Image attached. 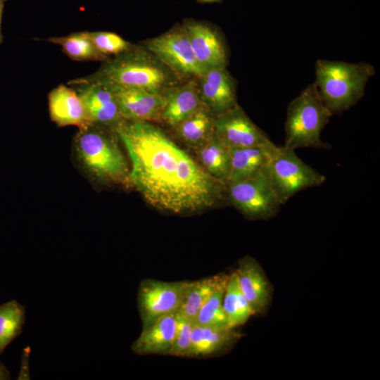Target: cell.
<instances>
[{
  "mask_svg": "<svg viewBox=\"0 0 380 380\" xmlns=\"http://www.w3.org/2000/svg\"><path fill=\"white\" fill-rule=\"evenodd\" d=\"M214 132L228 148L260 146L272 141L239 105L215 116Z\"/></svg>",
  "mask_w": 380,
  "mask_h": 380,
  "instance_id": "10",
  "label": "cell"
},
{
  "mask_svg": "<svg viewBox=\"0 0 380 380\" xmlns=\"http://www.w3.org/2000/svg\"><path fill=\"white\" fill-rule=\"evenodd\" d=\"M183 27L194 56L205 70L227 66V48L216 30L207 24L194 20H186Z\"/></svg>",
  "mask_w": 380,
  "mask_h": 380,
  "instance_id": "14",
  "label": "cell"
},
{
  "mask_svg": "<svg viewBox=\"0 0 380 380\" xmlns=\"http://www.w3.org/2000/svg\"><path fill=\"white\" fill-rule=\"evenodd\" d=\"M222 306L229 328L235 329L244 324L253 315L247 300L239 289L235 271L229 276Z\"/></svg>",
  "mask_w": 380,
  "mask_h": 380,
  "instance_id": "25",
  "label": "cell"
},
{
  "mask_svg": "<svg viewBox=\"0 0 380 380\" xmlns=\"http://www.w3.org/2000/svg\"><path fill=\"white\" fill-rule=\"evenodd\" d=\"M214 120L215 115L201 104L173 129L181 141L195 150L214 133Z\"/></svg>",
  "mask_w": 380,
  "mask_h": 380,
  "instance_id": "21",
  "label": "cell"
},
{
  "mask_svg": "<svg viewBox=\"0 0 380 380\" xmlns=\"http://www.w3.org/2000/svg\"><path fill=\"white\" fill-rule=\"evenodd\" d=\"M86 33L96 49L108 56L118 55L134 45L114 32L86 31Z\"/></svg>",
  "mask_w": 380,
  "mask_h": 380,
  "instance_id": "28",
  "label": "cell"
},
{
  "mask_svg": "<svg viewBox=\"0 0 380 380\" xmlns=\"http://www.w3.org/2000/svg\"><path fill=\"white\" fill-rule=\"evenodd\" d=\"M315 84L327 108L332 115L350 109L363 96L374 67L366 62L319 59L315 63Z\"/></svg>",
  "mask_w": 380,
  "mask_h": 380,
  "instance_id": "4",
  "label": "cell"
},
{
  "mask_svg": "<svg viewBox=\"0 0 380 380\" xmlns=\"http://www.w3.org/2000/svg\"><path fill=\"white\" fill-rule=\"evenodd\" d=\"M9 371L6 367L0 362V380H8L11 378Z\"/></svg>",
  "mask_w": 380,
  "mask_h": 380,
  "instance_id": "31",
  "label": "cell"
},
{
  "mask_svg": "<svg viewBox=\"0 0 380 380\" xmlns=\"http://www.w3.org/2000/svg\"><path fill=\"white\" fill-rule=\"evenodd\" d=\"M165 105L160 122L174 128L201 105L197 80H189L170 86L163 93Z\"/></svg>",
  "mask_w": 380,
  "mask_h": 380,
  "instance_id": "16",
  "label": "cell"
},
{
  "mask_svg": "<svg viewBox=\"0 0 380 380\" xmlns=\"http://www.w3.org/2000/svg\"><path fill=\"white\" fill-rule=\"evenodd\" d=\"M333 115L324 106L315 84H309L286 108L284 146L295 150L310 147L328 149L321 132Z\"/></svg>",
  "mask_w": 380,
  "mask_h": 380,
  "instance_id": "5",
  "label": "cell"
},
{
  "mask_svg": "<svg viewBox=\"0 0 380 380\" xmlns=\"http://www.w3.org/2000/svg\"><path fill=\"white\" fill-rule=\"evenodd\" d=\"M177 320L178 313L175 312L159 317L143 329L132 344V352L139 355H169L175 338Z\"/></svg>",
  "mask_w": 380,
  "mask_h": 380,
  "instance_id": "18",
  "label": "cell"
},
{
  "mask_svg": "<svg viewBox=\"0 0 380 380\" xmlns=\"http://www.w3.org/2000/svg\"><path fill=\"white\" fill-rule=\"evenodd\" d=\"M25 319V308L15 300L0 305V354L17 336Z\"/></svg>",
  "mask_w": 380,
  "mask_h": 380,
  "instance_id": "26",
  "label": "cell"
},
{
  "mask_svg": "<svg viewBox=\"0 0 380 380\" xmlns=\"http://www.w3.org/2000/svg\"><path fill=\"white\" fill-rule=\"evenodd\" d=\"M281 204L298 192L322 184L326 177L304 163L295 150L276 146L266 167Z\"/></svg>",
  "mask_w": 380,
  "mask_h": 380,
  "instance_id": "6",
  "label": "cell"
},
{
  "mask_svg": "<svg viewBox=\"0 0 380 380\" xmlns=\"http://www.w3.org/2000/svg\"><path fill=\"white\" fill-rule=\"evenodd\" d=\"M190 281L142 280L139 286L137 303L142 329L159 317L177 312L183 302Z\"/></svg>",
  "mask_w": 380,
  "mask_h": 380,
  "instance_id": "9",
  "label": "cell"
},
{
  "mask_svg": "<svg viewBox=\"0 0 380 380\" xmlns=\"http://www.w3.org/2000/svg\"><path fill=\"white\" fill-rule=\"evenodd\" d=\"M7 0H0V44L4 41V37L1 32V20L3 17V12L4 9V6Z\"/></svg>",
  "mask_w": 380,
  "mask_h": 380,
  "instance_id": "32",
  "label": "cell"
},
{
  "mask_svg": "<svg viewBox=\"0 0 380 380\" xmlns=\"http://www.w3.org/2000/svg\"><path fill=\"white\" fill-rule=\"evenodd\" d=\"M51 120L58 127L73 125L79 129L91 125L83 103L71 86L60 84L48 94Z\"/></svg>",
  "mask_w": 380,
  "mask_h": 380,
  "instance_id": "17",
  "label": "cell"
},
{
  "mask_svg": "<svg viewBox=\"0 0 380 380\" xmlns=\"http://www.w3.org/2000/svg\"><path fill=\"white\" fill-rule=\"evenodd\" d=\"M118 140L110 127L91 124L79 129L73 141L75 158L94 181L129 187L130 169Z\"/></svg>",
  "mask_w": 380,
  "mask_h": 380,
  "instance_id": "3",
  "label": "cell"
},
{
  "mask_svg": "<svg viewBox=\"0 0 380 380\" xmlns=\"http://www.w3.org/2000/svg\"><path fill=\"white\" fill-rule=\"evenodd\" d=\"M103 85L113 93L123 119L132 121H160L165 105L163 94L137 87Z\"/></svg>",
  "mask_w": 380,
  "mask_h": 380,
  "instance_id": "11",
  "label": "cell"
},
{
  "mask_svg": "<svg viewBox=\"0 0 380 380\" xmlns=\"http://www.w3.org/2000/svg\"><path fill=\"white\" fill-rule=\"evenodd\" d=\"M72 87L81 99L91 124L113 128L122 120L111 91L97 82H82L70 80Z\"/></svg>",
  "mask_w": 380,
  "mask_h": 380,
  "instance_id": "12",
  "label": "cell"
},
{
  "mask_svg": "<svg viewBox=\"0 0 380 380\" xmlns=\"http://www.w3.org/2000/svg\"><path fill=\"white\" fill-rule=\"evenodd\" d=\"M30 349L29 347L25 348L21 357L20 369L17 379L29 380L30 375L29 372V360Z\"/></svg>",
  "mask_w": 380,
  "mask_h": 380,
  "instance_id": "30",
  "label": "cell"
},
{
  "mask_svg": "<svg viewBox=\"0 0 380 380\" xmlns=\"http://www.w3.org/2000/svg\"><path fill=\"white\" fill-rule=\"evenodd\" d=\"M276 145H265L229 148L231 158L227 184L236 182L261 172L268 165Z\"/></svg>",
  "mask_w": 380,
  "mask_h": 380,
  "instance_id": "20",
  "label": "cell"
},
{
  "mask_svg": "<svg viewBox=\"0 0 380 380\" xmlns=\"http://www.w3.org/2000/svg\"><path fill=\"white\" fill-rule=\"evenodd\" d=\"M197 84L201 104L215 116L239 105L236 82L226 67L205 70Z\"/></svg>",
  "mask_w": 380,
  "mask_h": 380,
  "instance_id": "13",
  "label": "cell"
},
{
  "mask_svg": "<svg viewBox=\"0 0 380 380\" xmlns=\"http://www.w3.org/2000/svg\"><path fill=\"white\" fill-rule=\"evenodd\" d=\"M241 334L228 327L203 326L194 323L189 357H209L228 352Z\"/></svg>",
  "mask_w": 380,
  "mask_h": 380,
  "instance_id": "19",
  "label": "cell"
},
{
  "mask_svg": "<svg viewBox=\"0 0 380 380\" xmlns=\"http://www.w3.org/2000/svg\"><path fill=\"white\" fill-rule=\"evenodd\" d=\"M113 129L130 160L129 187L156 209L189 214L227 200V186L208 174L159 127L149 121L124 119Z\"/></svg>",
  "mask_w": 380,
  "mask_h": 380,
  "instance_id": "1",
  "label": "cell"
},
{
  "mask_svg": "<svg viewBox=\"0 0 380 380\" xmlns=\"http://www.w3.org/2000/svg\"><path fill=\"white\" fill-rule=\"evenodd\" d=\"M46 41L61 46L63 53L73 61L103 62L110 58L96 49L86 31L73 32L62 37H51Z\"/></svg>",
  "mask_w": 380,
  "mask_h": 380,
  "instance_id": "24",
  "label": "cell"
},
{
  "mask_svg": "<svg viewBox=\"0 0 380 380\" xmlns=\"http://www.w3.org/2000/svg\"><path fill=\"white\" fill-rule=\"evenodd\" d=\"M177 327L175 341L170 351L169 355L189 357L191 345L192 330L194 322L178 312Z\"/></svg>",
  "mask_w": 380,
  "mask_h": 380,
  "instance_id": "29",
  "label": "cell"
},
{
  "mask_svg": "<svg viewBox=\"0 0 380 380\" xmlns=\"http://www.w3.org/2000/svg\"><path fill=\"white\" fill-rule=\"evenodd\" d=\"M227 281L220 285L201 308L194 319L196 324L228 327L222 306Z\"/></svg>",
  "mask_w": 380,
  "mask_h": 380,
  "instance_id": "27",
  "label": "cell"
},
{
  "mask_svg": "<svg viewBox=\"0 0 380 380\" xmlns=\"http://www.w3.org/2000/svg\"><path fill=\"white\" fill-rule=\"evenodd\" d=\"M227 198L233 206L251 220L270 219L276 215L282 205L266 168L255 176L228 184Z\"/></svg>",
  "mask_w": 380,
  "mask_h": 380,
  "instance_id": "7",
  "label": "cell"
},
{
  "mask_svg": "<svg viewBox=\"0 0 380 380\" xmlns=\"http://www.w3.org/2000/svg\"><path fill=\"white\" fill-rule=\"evenodd\" d=\"M143 46L182 81L198 80L205 71L194 56L183 25L146 40Z\"/></svg>",
  "mask_w": 380,
  "mask_h": 380,
  "instance_id": "8",
  "label": "cell"
},
{
  "mask_svg": "<svg viewBox=\"0 0 380 380\" xmlns=\"http://www.w3.org/2000/svg\"><path fill=\"white\" fill-rule=\"evenodd\" d=\"M195 151L203 169L227 186L230 172V153L229 148L220 140L215 132Z\"/></svg>",
  "mask_w": 380,
  "mask_h": 380,
  "instance_id": "22",
  "label": "cell"
},
{
  "mask_svg": "<svg viewBox=\"0 0 380 380\" xmlns=\"http://www.w3.org/2000/svg\"><path fill=\"white\" fill-rule=\"evenodd\" d=\"M229 276L222 273L190 281L178 312L194 322L203 305L220 285L227 281Z\"/></svg>",
  "mask_w": 380,
  "mask_h": 380,
  "instance_id": "23",
  "label": "cell"
},
{
  "mask_svg": "<svg viewBox=\"0 0 380 380\" xmlns=\"http://www.w3.org/2000/svg\"><path fill=\"white\" fill-rule=\"evenodd\" d=\"M72 80L137 87L160 94L182 81L145 46L134 44L103 61L94 73Z\"/></svg>",
  "mask_w": 380,
  "mask_h": 380,
  "instance_id": "2",
  "label": "cell"
},
{
  "mask_svg": "<svg viewBox=\"0 0 380 380\" xmlns=\"http://www.w3.org/2000/svg\"><path fill=\"white\" fill-rule=\"evenodd\" d=\"M241 291L254 315L265 312L272 296V287L259 263L251 256L239 260L235 271Z\"/></svg>",
  "mask_w": 380,
  "mask_h": 380,
  "instance_id": "15",
  "label": "cell"
},
{
  "mask_svg": "<svg viewBox=\"0 0 380 380\" xmlns=\"http://www.w3.org/2000/svg\"><path fill=\"white\" fill-rule=\"evenodd\" d=\"M200 1L203 2H216V1H219L220 0H200Z\"/></svg>",
  "mask_w": 380,
  "mask_h": 380,
  "instance_id": "33",
  "label": "cell"
}]
</instances>
